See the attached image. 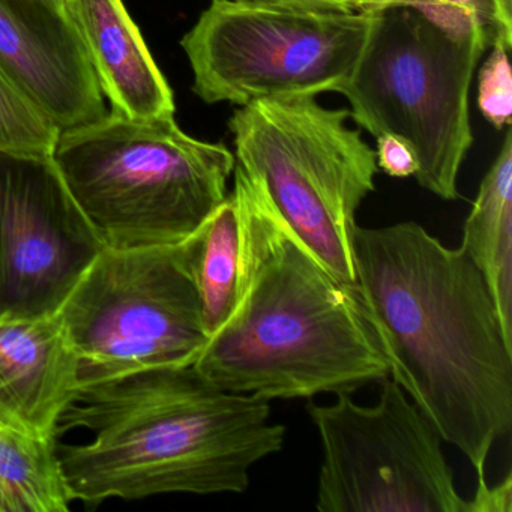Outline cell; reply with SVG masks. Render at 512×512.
Masks as SVG:
<instances>
[{"mask_svg": "<svg viewBox=\"0 0 512 512\" xmlns=\"http://www.w3.org/2000/svg\"><path fill=\"white\" fill-rule=\"evenodd\" d=\"M190 247L203 326L211 337L227 322L238 299L239 215L232 194L191 236Z\"/></svg>", "mask_w": 512, "mask_h": 512, "instance_id": "16", "label": "cell"}, {"mask_svg": "<svg viewBox=\"0 0 512 512\" xmlns=\"http://www.w3.org/2000/svg\"><path fill=\"white\" fill-rule=\"evenodd\" d=\"M377 167L392 178H410L418 172V158L412 145L395 134L376 137Z\"/></svg>", "mask_w": 512, "mask_h": 512, "instance_id": "20", "label": "cell"}, {"mask_svg": "<svg viewBox=\"0 0 512 512\" xmlns=\"http://www.w3.org/2000/svg\"><path fill=\"white\" fill-rule=\"evenodd\" d=\"M52 160L104 248L170 247L190 239L229 196L235 154L194 139L175 116L100 121L59 131Z\"/></svg>", "mask_w": 512, "mask_h": 512, "instance_id": "4", "label": "cell"}, {"mask_svg": "<svg viewBox=\"0 0 512 512\" xmlns=\"http://www.w3.org/2000/svg\"><path fill=\"white\" fill-rule=\"evenodd\" d=\"M500 37L506 49H512V0H494Z\"/></svg>", "mask_w": 512, "mask_h": 512, "instance_id": "23", "label": "cell"}, {"mask_svg": "<svg viewBox=\"0 0 512 512\" xmlns=\"http://www.w3.org/2000/svg\"><path fill=\"white\" fill-rule=\"evenodd\" d=\"M74 428L91 439L58 455L71 496L89 503L244 493L251 469L286 442L269 401L218 388L193 364L83 383L59 434Z\"/></svg>", "mask_w": 512, "mask_h": 512, "instance_id": "3", "label": "cell"}, {"mask_svg": "<svg viewBox=\"0 0 512 512\" xmlns=\"http://www.w3.org/2000/svg\"><path fill=\"white\" fill-rule=\"evenodd\" d=\"M379 383L374 406L350 392L307 406L323 451L317 511L466 512L439 431L391 376Z\"/></svg>", "mask_w": 512, "mask_h": 512, "instance_id": "9", "label": "cell"}, {"mask_svg": "<svg viewBox=\"0 0 512 512\" xmlns=\"http://www.w3.org/2000/svg\"><path fill=\"white\" fill-rule=\"evenodd\" d=\"M238 299L194 368L218 388L262 400L352 392L389 376L359 290L337 277L236 164Z\"/></svg>", "mask_w": 512, "mask_h": 512, "instance_id": "2", "label": "cell"}, {"mask_svg": "<svg viewBox=\"0 0 512 512\" xmlns=\"http://www.w3.org/2000/svg\"><path fill=\"white\" fill-rule=\"evenodd\" d=\"M487 61L479 70L478 106L488 124L503 131L511 127L512 70L509 50L493 44Z\"/></svg>", "mask_w": 512, "mask_h": 512, "instance_id": "19", "label": "cell"}, {"mask_svg": "<svg viewBox=\"0 0 512 512\" xmlns=\"http://www.w3.org/2000/svg\"><path fill=\"white\" fill-rule=\"evenodd\" d=\"M103 248L52 155L0 151V322L56 316Z\"/></svg>", "mask_w": 512, "mask_h": 512, "instance_id": "10", "label": "cell"}, {"mask_svg": "<svg viewBox=\"0 0 512 512\" xmlns=\"http://www.w3.org/2000/svg\"><path fill=\"white\" fill-rule=\"evenodd\" d=\"M512 478L508 473L499 485L488 487L487 481L476 484L475 497L466 500V512H511Z\"/></svg>", "mask_w": 512, "mask_h": 512, "instance_id": "21", "label": "cell"}, {"mask_svg": "<svg viewBox=\"0 0 512 512\" xmlns=\"http://www.w3.org/2000/svg\"><path fill=\"white\" fill-rule=\"evenodd\" d=\"M0 70L59 131L106 116L94 68L62 0H0Z\"/></svg>", "mask_w": 512, "mask_h": 512, "instance_id": "11", "label": "cell"}, {"mask_svg": "<svg viewBox=\"0 0 512 512\" xmlns=\"http://www.w3.org/2000/svg\"><path fill=\"white\" fill-rule=\"evenodd\" d=\"M71 502L56 439L0 424V512H67Z\"/></svg>", "mask_w": 512, "mask_h": 512, "instance_id": "15", "label": "cell"}, {"mask_svg": "<svg viewBox=\"0 0 512 512\" xmlns=\"http://www.w3.org/2000/svg\"><path fill=\"white\" fill-rule=\"evenodd\" d=\"M80 386V359L58 314L0 322V424L56 439Z\"/></svg>", "mask_w": 512, "mask_h": 512, "instance_id": "12", "label": "cell"}, {"mask_svg": "<svg viewBox=\"0 0 512 512\" xmlns=\"http://www.w3.org/2000/svg\"><path fill=\"white\" fill-rule=\"evenodd\" d=\"M347 109L316 97L271 98L239 107L229 121L236 164L262 184L295 235L358 289L356 212L376 184V151L349 125Z\"/></svg>", "mask_w": 512, "mask_h": 512, "instance_id": "5", "label": "cell"}, {"mask_svg": "<svg viewBox=\"0 0 512 512\" xmlns=\"http://www.w3.org/2000/svg\"><path fill=\"white\" fill-rule=\"evenodd\" d=\"M295 4L311 5V7L331 8L344 11H374L388 8L394 0H289Z\"/></svg>", "mask_w": 512, "mask_h": 512, "instance_id": "22", "label": "cell"}, {"mask_svg": "<svg viewBox=\"0 0 512 512\" xmlns=\"http://www.w3.org/2000/svg\"><path fill=\"white\" fill-rule=\"evenodd\" d=\"M370 11L289 0H212L181 46L193 92L242 107L271 98L317 97L347 85L373 29Z\"/></svg>", "mask_w": 512, "mask_h": 512, "instance_id": "7", "label": "cell"}, {"mask_svg": "<svg viewBox=\"0 0 512 512\" xmlns=\"http://www.w3.org/2000/svg\"><path fill=\"white\" fill-rule=\"evenodd\" d=\"M83 383L191 365L208 341L190 239L170 247L103 248L58 311Z\"/></svg>", "mask_w": 512, "mask_h": 512, "instance_id": "8", "label": "cell"}, {"mask_svg": "<svg viewBox=\"0 0 512 512\" xmlns=\"http://www.w3.org/2000/svg\"><path fill=\"white\" fill-rule=\"evenodd\" d=\"M353 251L389 376L487 481L488 455L512 428V341L481 272L413 221L356 226Z\"/></svg>", "mask_w": 512, "mask_h": 512, "instance_id": "1", "label": "cell"}, {"mask_svg": "<svg viewBox=\"0 0 512 512\" xmlns=\"http://www.w3.org/2000/svg\"><path fill=\"white\" fill-rule=\"evenodd\" d=\"M62 2H65V0H62Z\"/></svg>", "mask_w": 512, "mask_h": 512, "instance_id": "24", "label": "cell"}, {"mask_svg": "<svg viewBox=\"0 0 512 512\" xmlns=\"http://www.w3.org/2000/svg\"><path fill=\"white\" fill-rule=\"evenodd\" d=\"M488 44L460 40L409 7L374 11L347 85L350 119L371 136L395 134L418 158L415 178L440 199H460L458 175L473 145L469 92Z\"/></svg>", "mask_w": 512, "mask_h": 512, "instance_id": "6", "label": "cell"}, {"mask_svg": "<svg viewBox=\"0 0 512 512\" xmlns=\"http://www.w3.org/2000/svg\"><path fill=\"white\" fill-rule=\"evenodd\" d=\"M389 7L413 8L460 40L503 46L494 0H394Z\"/></svg>", "mask_w": 512, "mask_h": 512, "instance_id": "18", "label": "cell"}, {"mask_svg": "<svg viewBox=\"0 0 512 512\" xmlns=\"http://www.w3.org/2000/svg\"><path fill=\"white\" fill-rule=\"evenodd\" d=\"M112 112L128 118L175 116L169 83L122 0H65Z\"/></svg>", "mask_w": 512, "mask_h": 512, "instance_id": "13", "label": "cell"}, {"mask_svg": "<svg viewBox=\"0 0 512 512\" xmlns=\"http://www.w3.org/2000/svg\"><path fill=\"white\" fill-rule=\"evenodd\" d=\"M461 247L481 272L503 332L512 341V133L509 127L464 223Z\"/></svg>", "mask_w": 512, "mask_h": 512, "instance_id": "14", "label": "cell"}, {"mask_svg": "<svg viewBox=\"0 0 512 512\" xmlns=\"http://www.w3.org/2000/svg\"><path fill=\"white\" fill-rule=\"evenodd\" d=\"M59 130L0 70V151L52 155Z\"/></svg>", "mask_w": 512, "mask_h": 512, "instance_id": "17", "label": "cell"}]
</instances>
